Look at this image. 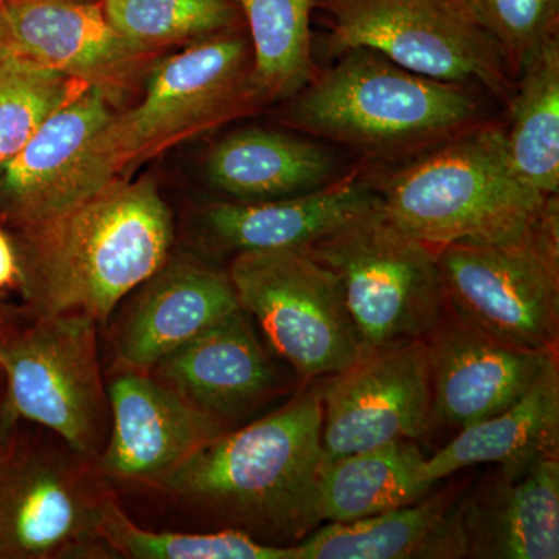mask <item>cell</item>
I'll use <instances>...</instances> for the list:
<instances>
[{"instance_id": "cell-1", "label": "cell", "mask_w": 559, "mask_h": 559, "mask_svg": "<svg viewBox=\"0 0 559 559\" xmlns=\"http://www.w3.org/2000/svg\"><path fill=\"white\" fill-rule=\"evenodd\" d=\"M175 224L154 180L117 178L61 215L17 231L31 318L91 316L105 329L128 294L170 257Z\"/></svg>"}, {"instance_id": "cell-2", "label": "cell", "mask_w": 559, "mask_h": 559, "mask_svg": "<svg viewBox=\"0 0 559 559\" xmlns=\"http://www.w3.org/2000/svg\"><path fill=\"white\" fill-rule=\"evenodd\" d=\"M320 462L322 400L307 393L202 444L157 488L229 528L288 546L322 522Z\"/></svg>"}, {"instance_id": "cell-3", "label": "cell", "mask_w": 559, "mask_h": 559, "mask_svg": "<svg viewBox=\"0 0 559 559\" xmlns=\"http://www.w3.org/2000/svg\"><path fill=\"white\" fill-rule=\"evenodd\" d=\"M334 60L282 102L278 119L377 167L409 162L489 121L471 84L418 75L367 49Z\"/></svg>"}, {"instance_id": "cell-4", "label": "cell", "mask_w": 559, "mask_h": 559, "mask_svg": "<svg viewBox=\"0 0 559 559\" xmlns=\"http://www.w3.org/2000/svg\"><path fill=\"white\" fill-rule=\"evenodd\" d=\"M371 176L385 216L433 250L516 237L558 198L522 182L507 148L506 127L492 120Z\"/></svg>"}, {"instance_id": "cell-5", "label": "cell", "mask_w": 559, "mask_h": 559, "mask_svg": "<svg viewBox=\"0 0 559 559\" xmlns=\"http://www.w3.org/2000/svg\"><path fill=\"white\" fill-rule=\"evenodd\" d=\"M153 66L142 102L114 112L92 142V193L173 143L266 106L253 81L246 24L191 40Z\"/></svg>"}, {"instance_id": "cell-6", "label": "cell", "mask_w": 559, "mask_h": 559, "mask_svg": "<svg viewBox=\"0 0 559 559\" xmlns=\"http://www.w3.org/2000/svg\"><path fill=\"white\" fill-rule=\"evenodd\" d=\"M307 249L336 275L366 355L425 341L443 320L436 250L395 226L381 202Z\"/></svg>"}, {"instance_id": "cell-7", "label": "cell", "mask_w": 559, "mask_h": 559, "mask_svg": "<svg viewBox=\"0 0 559 559\" xmlns=\"http://www.w3.org/2000/svg\"><path fill=\"white\" fill-rule=\"evenodd\" d=\"M110 498L94 462L17 419L0 440V559L114 558L102 536Z\"/></svg>"}, {"instance_id": "cell-8", "label": "cell", "mask_w": 559, "mask_h": 559, "mask_svg": "<svg viewBox=\"0 0 559 559\" xmlns=\"http://www.w3.org/2000/svg\"><path fill=\"white\" fill-rule=\"evenodd\" d=\"M436 252L448 305L463 322L514 347H557L558 198L516 237L452 242Z\"/></svg>"}, {"instance_id": "cell-9", "label": "cell", "mask_w": 559, "mask_h": 559, "mask_svg": "<svg viewBox=\"0 0 559 559\" xmlns=\"http://www.w3.org/2000/svg\"><path fill=\"white\" fill-rule=\"evenodd\" d=\"M316 13L333 60L367 49L428 79L480 86L500 102L513 95L516 80L463 0H316Z\"/></svg>"}, {"instance_id": "cell-10", "label": "cell", "mask_w": 559, "mask_h": 559, "mask_svg": "<svg viewBox=\"0 0 559 559\" xmlns=\"http://www.w3.org/2000/svg\"><path fill=\"white\" fill-rule=\"evenodd\" d=\"M91 316L31 318L2 349L7 411L95 463L109 432L108 390Z\"/></svg>"}, {"instance_id": "cell-11", "label": "cell", "mask_w": 559, "mask_h": 559, "mask_svg": "<svg viewBox=\"0 0 559 559\" xmlns=\"http://www.w3.org/2000/svg\"><path fill=\"white\" fill-rule=\"evenodd\" d=\"M229 277L272 352L304 377H334L366 356L336 275L307 248L237 253Z\"/></svg>"}, {"instance_id": "cell-12", "label": "cell", "mask_w": 559, "mask_h": 559, "mask_svg": "<svg viewBox=\"0 0 559 559\" xmlns=\"http://www.w3.org/2000/svg\"><path fill=\"white\" fill-rule=\"evenodd\" d=\"M331 378L320 393V466L428 432L433 417L426 340L369 353Z\"/></svg>"}, {"instance_id": "cell-13", "label": "cell", "mask_w": 559, "mask_h": 559, "mask_svg": "<svg viewBox=\"0 0 559 559\" xmlns=\"http://www.w3.org/2000/svg\"><path fill=\"white\" fill-rule=\"evenodd\" d=\"M0 32L13 55L98 87L112 103L150 72L157 53L121 36L102 2L2 0Z\"/></svg>"}, {"instance_id": "cell-14", "label": "cell", "mask_w": 559, "mask_h": 559, "mask_svg": "<svg viewBox=\"0 0 559 559\" xmlns=\"http://www.w3.org/2000/svg\"><path fill=\"white\" fill-rule=\"evenodd\" d=\"M240 308L229 272L170 253L159 270L128 294L106 326L120 369L148 373Z\"/></svg>"}, {"instance_id": "cell-15", "label": "cell", "mask_w": 559, "mask_h": 559, "mask_svg": "<svg viewBox=\"0 0 559 559\" xmlns=\"http://www.w3.org/2000/svg\"><path fill=\"white\" fill-rule=\"evenodd\" d=\"M106 390L109 432L94 463L106 481L159 487L202 444L227 430L146 371L120 369Z\"/></svg>"}, {"instance_id": "cell-16", "label": "cell", "mask_w": 559, "mask_h": 559, "mask_svg": "<svg viewBox=\"0 0 559 559\" xmlns=\"http://www.w3.org/2000/svg\"><path fill=\"white\" fill-rule=\"evenodd\" d=\"M98 87L73 95L0 168V215L17 231L39 226L86 200L92 142L114 116Z\"/></svg>"}, {"instance_id": "cell-17", "label": "cell", "mask_w": 559, "mask_h": 559, "mask_svg": "<svg viewBox=\"0 0 559 559\" xmlns=\"http://www.w3.org/2000/svg\"><path fill=\"white\" fill-rule=\"evenodd\" d=\"M426 345L432 417L460 430L516 403L557 353L514 347L460 318L441 320Z\"/></svg>"}, {"instance_id": "cell-18", "label": "cell", "mask_w": 559, "mask_h": 559, "mask_svg": "<svg viewBox=\"0 0 559 559\" xmlns=\"http://www.w3.org/2000/svg\"><path fill=\"white\" fill-rule=\"evenodd\" d=\"M463 558H559V460L502 466L491 484L454 503Z\"/></svg>"}, {"instance_id": "cell-19", "label": "cell", "mask_w": 559, "mask_h": 559, "mask_svg": "<svg viewBox=\"0 0 559 559\" xmlns=\"http://www.w3.org/2000/svg\"><path fill=\"white\" fill-rule=\"evenodd\" d=\"M148 373L226 429L259 409L278 388L270 353L241 308L173 352Z\"/></svg>"}, {"instance_id": "cell-20", "label": "cell", "mask_w": 559, "mask_h": 559, "mask_svg": "<svg viewBox=\"0 0 559 559\" xmlns=\"http://www.w3.org/2000/svg\"><path fill=\"white\" fill-rule=\"evenodd\" d=\"M370 171L352 170L333 186L285 200L215 202L202 209L204 241L226 252L308 248L380 205Z\"/></svg>"}, {"instance_id": "cell-21", "label": "cell", "mask_w": 559, "mask_h": 559, "mask_svg": "<svg viewBox=\"0 0 559 559\" xmlns=\"http://www.w3.org/2000/svg\"><path fill=\"white\" fill-rule=\"evenodd\" d=\"M334 145L305 134L249 127L210 150L204 175L231 201L285 200L326 189L347 176Z\"/></svg>"}, {"instance_id": "cell-22", "label": "cell", "mask_w": 559, "mask_h": 559, "mask_svg": "<svg viewBox=\"0 0 559 559\" xmlns=\"http://www.w3.org/2000/svg\"><path fill=\"white\" fill-rule=\"evenodd\" d=\"M559 369L557 353L532 388L506 411L460 430L447 447L426 459L430 485L481 463L518 466L558 452Z\"/></svg>"}, {"instance_id": "cell-23", "label": "cell", "mask_w": 559, "mask_h": 559, "mask_svg": "<svg viewBox=\"0 0 559 559\" xmlns=\"http://www.w3.org/2000/svg\"><path fill=\"white\" fill-rule=\"evenodd\" d=\"M447 495L352 522H330L296 547V559L462 558Z\"/></svg>"}, {"instance_id": "cell-24", "label": "cell", "mask_w": 559, "mask_h": 559, "mask_svg": "<svg viewBox=\"0 0 559 559\" xmlns=\"http://www.w3.org/2000/svg\"><path fill=\"white\" fill-rule=\"evenodd\" d=\"M425 463L415 440H401L320 466L322 522L364 520L425 498L433 487Z\"/></svg>"}, {"instance_id": "cell-25", "label": "cell", "mask_w": 559, "mask_h": 559, "mask_svg": "<svg viewBox=\"0 0 559 559\" xmlns=\"http://www.w3.org/2000/svg\"><path fill=\"white\" fill-rule=\"evenodd\" d=\"M507 148L522 182L543 197L559 194V36L528 55L510 102Z\"/></svg>"}, {"instance_id": "cell-26", "label": "cell", "mask_w": 559, "mask_h": 559, "mask_svg": "<svg viewBox=\"0 0 559 559\" xmlns=\"http://www.w3.org/2000/svg\"><path fill=\"white\" fill-rule=\"evenodd\" d=\"M253 49V81L266 105L297 94L312 79L316 0H235Z\"/></svg>"}, {"instance_id": "cell-27", "label": "cell", "mask_w": 559, "mask_h": 559, "mask_svg": "<svg viewBox=\"0 0 559 559\" xmlns=\"http://www.w3.org/2000/svg\"><path fill=\"white\" fill-rule=\"evenodd\" d=\"M102 536L114 558L130 559H296V547L267 544L241 530L212 533L151 532L139 527L110 498Z\"/></svg>"}, {"instance_id": "cell-28", "label": "cell", "mask_w": 559, "mask_h": 559, "mask_svg": "<svg viewBox=\"0 0 559 559\" xmlns=\"http://www.w3.org/2000/svg\"><path fill=\"white\" fill-rule=\"evenodd\" d=\"M102 9L121 36L157 51L245 24L235 0H102Z\"/></svg>"}, {"instance_id": "cell-29", "label": "cell", "mask_w": 559, "mask_h": 559, "mask_svg": "<svg viewBox=\"0 0 559 559\" xmlns=\"http://www.w3.org/2000/svg\"><path fill=\"white\" fill-rule=\"evenodd\" d=\"M87 87L38 62L13 55L0 68V168L13 159L40 124Z\"/></svg>"}, {"instance_id": "cell-30", "label": "cell", "mask_w": 559, "mask_h": 559, "mask_svg": "<svg viewBox=\"0 0 559 559\" xmlns=\"http://www.w3.org/2000/svg\"><path fill=\"white\" fill-rule=\"evenodd\" d=\"M463 3L495 40L514 80L528 55L559 33V0H463Z\"/></svg>"}, {"instance_id": "cell-31", "label": "cell", "mask_w": 559, "mask_h": 559, "mask_svg": "<svg viewBox=\"0 0 559 559\" xmlns=\"http://www.w3.org/2000/svg\"><path fill=\"white\" fill-rule=\"evenodd\" d=\"M21 266L16 241L0 229V293L20 286Z\"/></svg>"}, {"instance_id": "cell-32", "label": "cell", "mask_w": 559, "mask_h": 559, "mask_svg": "<svg viewBox=\"0 0 559 559\" xmlns=\"http://www.w3.org/2000/svg\"><path fill=\"white\" fill-rule=\"evenodd\" d=\"M31 316L0 299V349L22 329Z\"/></svg>"}, {"instance_id": "cell-33", "label": "cell", "mask_w": 559, "mask_h": 559, "mask_svg": "<svg viewBox=\"0 0 559 559\" xmlns=\"http://www.w3.org/2000/svg\"><path fill=\"white\" fill-rule=\"evenodd\" d=\"M13 423L14 419H11L9 411H7L5 377H3V371L0 369V440L3 439Z\"/></svg>"}, {"instance_id": "cell-34", "label": "cell", "mask_w": 559, "mask_h": 559, "mask_svg": "<svg viewBox=\"0 0 559 559\" xmlns=\"http://www.w3.org/2000/svg\"><path fill=\"white\" fill-rule=\"evenodd\" d=\"M11 57H13V51H11L5 38H3L2 32H0V68H2L5 61H9Z\"/></svg>"}, {"instance_id": "cell-35", "label": "cell", "mask_w": 559, "mask_h": 559, "mask_svg": "<svg viewBox=\"0 0 559 559\" xmlns=\"http://www.w3.org/2000/svg\"><path fill=\"white\" fill-rule=\"evenodd\" d=\"M64 2H75V3H98L102 0H64Z\"/></svg>"}, {"instance_id": "cell-36", "label": "cell", "mask_w": 559, "mask_h": 559, "mask_svg": "<svg viewBox=\"0 0 559 559\" xmlns=\"http://www.w3.org/2000/svg\"><path fill=\"white\" fill-rule=\"evenodd\" d=\"M0 2H2V0H0Z\"/></svg>"}]
</instances>
